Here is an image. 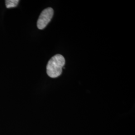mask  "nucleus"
<instances>
[{
    "label": "nucleus",
    "mask_w": 135,
    "mask_h": 135,
    "mask_svg": "<svg viewBox=\"0 0 135 135\" xmlns=\"http://www.w3.org/2000/svg\"><path fill=\"white\" fill-rule=\"evenodd\" d=\"M19 2V0H6L5 1L6 6L7 8H12L17 7Z\"/></svg>",
    "instance_id": "obj_3"
},
{
    "label": "nucleus",
    "mask_w": 135,
    "mask_h": 135,
    "mask_svg": "<svg viewBox=\"0 0 135 135\" xmlns=\"http://www.w3.org/2000/svg\"><path fill=\"white\" fill-rule=\"evenodd\" d=\"M65 64V60L62 55L57 54L51 58L47 66V73L50 77L56 78L60 76Z\"/></svg>",
    "instance_id": "obj_1"
},
{
    "label": "nucleus",
    "mask_w": 135,
    "mask_h": 135,
    "mask_svg": "<svg viewBox=\"0 0 135 135\" xmlns=\"http://www.w3.org/2000/svg\"><path fill=\"white\" fill-rule=\"evenodd\" d=\"M53 15L54 10L52 8H48L43 10L37 21L38 28L40 30L45 28L52 19Z\"/></svg>",
    "instance_id": "obj_2"
}]
</instances>
